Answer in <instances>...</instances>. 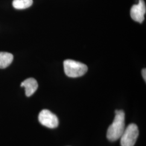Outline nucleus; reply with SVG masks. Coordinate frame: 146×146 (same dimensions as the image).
<instances>
[{
    "label": "nucleus",
    "mask_w": 146,
    "mask_h": 146,
    "mask_svg": "<svg viewBox=\"0 0 146 146\" xmlns=\"http://www.w3.org/2000/svg\"><path fill=\"white\" fill-rule=\"evenodd\" d=\"M125 114L122 110H116L113 123L107 132V137L110 141H115L120 139L125 129Z\"/></svg>",
    "instance_id": "obj_1"
},
{
    "label": "nucleus",
    "mask_w": 146,
    "mask_h": 146,
    "mask_svg": "<svg viewBox=\"0 0 146 146\" xmlns=\"http://www.w3.org/2000/svg\"><path fill=\"white\" fill-rule=\"evenodd\" d=\"M64 73L70 78H78L83 76L88 70L85 64L72 60H66L63 62Z\"/></svg>",
    "instance_id": "obj_2"
},
{
    "label": "nucleus",
    "mask_w": 146,
    "mask_h": 146,
    "mask_svg": "<svg viewBox=\"0 0 146 146\" xmlns=\"http://www.w3.org/2000/svg\"><path fill=\"white\" fill-rule=\"evenodd\" d=\"M139 129L135 124L131 123L127 127L121 136V146H134L139 136Z\"/></svg>",
    "instance_id": "obj_3"
},
{
    "label": "nucleus",
    "mask_w": 146,
    "mask_h": 146,
    "mask_svg": "<svg viewBox=\"0 0 146 146\" xmlns=\"http://www.w3.org/2000/svg\"><path fill=\"white\" fill-rule=\"evenodd\" d=\"M38 121L42 125L51 129L55 128L58 125V117L49 110H43L40 111Z\"/></svg>",
    "instance_id": "obj_4"
},
{
    "label": "nucleus",
    "mask_w": 146,
    "mask_h": 146,
    "mask_svg": "<svg viewBox=\"0 0 146 146\" xmlns=\"http://www.w3.org/2000/svg\"><path fill=\"white\" fill-rule=\"evenodd\" d=\"M146 7L143 0H139L137 5L132 6L131 9V16L133 20L139 23H142L145 20Z\"/></svg>",
    "instance_id": "obj_5"
},
{
    "label": "nucleus",
    "mask_w": 146,
    "mask_h": 146,
    "mask_svg": "<svg viewBox=\"0 0 146 146\" xmlns=\"http://www.w3.org/2000/svg\"><path fill=\"white\" fill-rule=\"evenodd\" d=\"M21 86L25 87L26 95L27 97H29L36 91L38 84L35 78H28L21 83Z\"/></svg>",
    "instance_id": "obj_6"
},
{
    "label": "nucleus",
    "mask_w": 146,
    "mask_h": 146,
    "mask_svg": "<svg viewBox=\"0 0 146 146\" xmlns=\"http://www.w3.org/2000/svg\"><path fill=\"white\" fill-rule=\"evenodd\" d=\"M14 56L11 53L0 52V68L3 69L8 67L13 61Z\"/></svg>",
    "instance_id": "obj_7"
},
{
    "label": "nucleus",
    "mask_w": 146,
    "mask_h": 146,
    "mask_svg": "<svg viewBox=\"0 0 146 146\" xmlns=\"http://www.w3.org/2000/svg\"><path fill=\"white\" fill-rule=\"evenodd\" d=\"M33 0H14L13 5L16 9H25L33 5Z\"/></svg>",
    "instance_id": "obj_8"
},
{
    "label": "nucleus",
    "mask_w": 146,
    "mask_h": 146,
    "mask_svg": "<svg viewBox=\"0 0 146 146\" xmlns=\"http://www.w3.org/2000/svg\"><path fill=\"white\" fill-rule=\"evenodd\" d=\"M142 76H143V78L145 80V82L146 81V68L145 69H143L142 70Z\"/></svg>",
    "instance_id": "obj_9"
}]
</instances>
